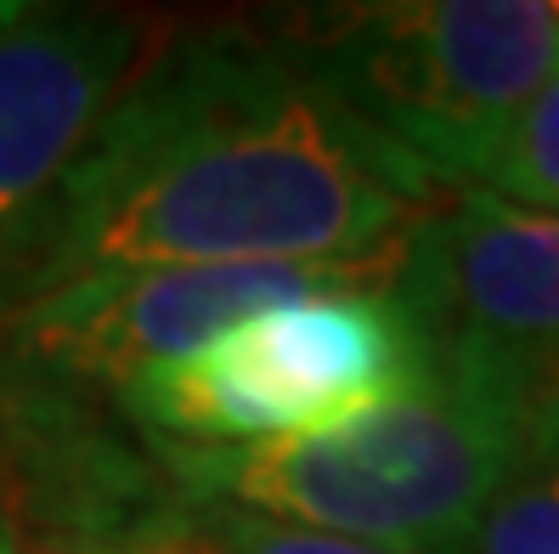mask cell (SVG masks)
Here are the masks:
<instances>
[{"label": "cell", "instance_id": "obj_6", "mask_svg": "<svg viewBox=\"0 0 559 554\" xmlns=\"http://www.w3.org/2000/svg\"><path fill=\"white\" fill-rule=\"evenodd\" d=\"M390 295L424 340L475 351L559 397V215L480 187L430 204L396 249Z\"/></svg>", "mask_w": 559, "mask_h": 554}, {"label": "cell", "instance_id": "obj_2", "mask_svg": "<svg viewBox=\"0 0 559 554\" xmlns=\"http://www.w3.org/2000/svg\"><path fill=\"white\" fill-rule=\"evenodd\" d=\"M424 345L430 356L396 397L322 436L243 452L158 447V464L204 504L340 532L390 554H452L525 452L559 425V397L475 351Z\"/></svg>", "mask_w": 559, "mask_h": 554}, {"label": "cell", "instance_id": "obj_3", "mask_svg": "<svg viewBox=\"0 0 559 554\" xmlns=\"http://www.w3.org/2000/svg\"><path fill=\"white\" fill-rule=\"evenodd\" d=\"M424 356L430 345L390 288L345 283L266 306L136 374L119 390V408L153 447H277L390 402Z\"/></svg>", "mask_w": 559, "mask_h": 554}, {"label": "cell", "instance_id": "obj_12", "mask_svg": "<svg viewBox=\"0 0 559 554\" xmlns=\"http://www.w3.org/2000/svg\"><path fill=\"white\" fill-rule=\"evenodd\" d=\"M0 554H28V538H23V520H17L7 481H0Z\"/></svg>", "mask_w": 559, "mask_h": 554}, {"label": "cell", "instance_id": "obj_9", "mask_svg": "<svg viewBox=\"0 0 559 554\" xmlns=\"http://www.w3.org/2000/svg\"><path fill=\"white\" fill-rule=\"evenodd\" d=\"M170 532L192 554H390L379 543H356L340 532L294 527V520H272L233 504H204V498H187L170 515Z\"/></svg>", "mask_w": 559, "mask_h": 554}, {"label": "cell", "instance_id": "obj_1", "mask_svg": "<svg viewBox=\"0 0 559 554\" xmlns=\"http://www.w3.org/2000/svg\"><path fill=\"white\" fill-rule=\"evenodd\" d=\"M436 181L356 119L306 46L176 40L124 80L28 249L23 300L136 267H350L430 215Z\"/></svg>", "mask_w": 559, "mask_h": 554}, {"label": "cell", "instance_id": "obj_7", "mask_svg": "<svg viewBox=\"0 0 559 554\" xmlns=\"http://www.w3.org/2000/svg\"><path fill=\"white\" fill-rule=\"evenodd\" d=\"M136 51L142 28L114 12L0 7V267L28 260Z\"/></svg>", "mask_w": 559, "mask_h": 554}, {"label": "cell", "instance_id": "obj_10", "mask_svg": "<svg viewBox=\"0 0 559 554\" xmlns=\"http://www.w3.org/2000/svg\"><path fill=\"white\" fill-rule=\"evenodd\" d=\"M480 192L559 215V74L520 108L491 165L480 170Z\"/></svg>", "mask_w": 559, "mask_h": 554}, {"label": "cell", "instance_id": "obj_13", "mask_svg": "<svg viewBox=\"0 0 559 554\" xmlns=\"http://www.w3.org/2000/svg\"><path fill=\"white\" fill-rule=\"evenodd\" d=\"M554 23H559V0H554Z\"/></svg>", "mask_w": 559, "mask_h": 554}, {"label": "cell", "instance_id": "obj_11", "mask_svg": "<svg viewBox=\"0 0 559 554\" xmlns=\"http://www.w3.org/2000/svg\"><path fill=\"white\" fill-rule=\"evenodd\" d=\"M69 554H192L187 543H176L170 520L147 538H114V543H91V549H69Z\"/></svg>", "mask_w": 559, "mask_h": 554}, {"label": "cell", "instance_id": "obj_5", "mask_svg": "<svg viewBox=\"0 0 559 554\" xmlns=\"http://www.w3.org/2000/svg\"><path fill=\"white\" fill-rule=\"evenodd\" d=\"M402 249V244H396ZM396 255L350 260V267H136V272H91L57 288H40L12 311V356L23 374L51 379L62 390H119L187 356L233 322L283 306L294 295L345 283L390 288Z\"/></svg>", "mask_w": 559, "mask_h": 554}, {"label": "cell", "instance_id": "obj_8", "mask_svg": "<svg viewBox=\"0 0 559 554\" xmlns=\"http://www.w3.org/2000/svg\"><path fill=\"white\" fill-rule=\"evenodd\" d=\"M452 554H559V425L525 452Z\"/></svg>", "mask_w": 559, "mask_h": 554}, {"label": "cell", "instance_id": "obj_4", "mask_svg": "<svg viewBox=\"0 0 559 554\" xmlns=\"http://www.w3.org/2000/svg\"><path fill=\"white\" fill-rule=\"evenodd\" d=\"M311 69L390 148L441 181H475L520 108L559 74L548 0L356 7L306 46Z\"/></svg>", "mask_w": 559, "mask_h": 554}]
</instances>
